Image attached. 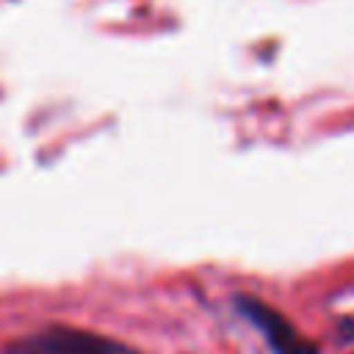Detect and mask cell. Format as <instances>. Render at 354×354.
Here are the masks:
<instances>
[{
  "instance_id": "obj_2",
  "label": "cell",
  "mask_w": 354,
  "mask_h": 354,
  "mask_svg": "<svg viewBox=\"0 0 354 354\" xmlns=\"http://www.w3.org/2000/svg\"><path fill=\"white\" fill-rule=\"evenodd\" d=\"M235 310H238V315L243 321H249L260 332V337L266 340L271 354H321L318 346L313 340H307L271 304H266V301H260L254 296H235Z\"/></svg>"
},
{
  "instance_id": "obj_1",
  "label": "cell",
  "mask_w": 354,
  "mask_h": 354,
  "mask_svg": "<svg viewBox=\"0 0 354 354\" xmlns=\"http://www.w3.org/2000/svg\"><path fill=\"white\" fill-rule=\"evenodd\" d=\"M3 354H141V351L122 343L119 337L94 329L50 324L8 340Z\"/></svg>"
}]
</instances>
